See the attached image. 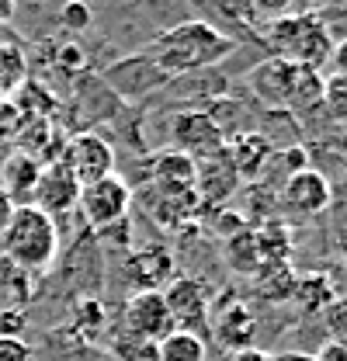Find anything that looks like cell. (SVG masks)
<instances>
[{
    "mask_svg": "<svg viewBox=\"0 0 347 361\" xmlns=\"http://www.w3.org/2000/svg\"><path fill=\"white\" fill-rule=\"evenodd\" d=\"M233 49H236V42L226 39L209 21H181V25H174L171 32H164L153 42L150 59L171 80V77H181V73H195V70L216 66Z\"/></svg>",
    "mask_w": 347,
    "mask_h": 361,
    "instance_id": "obj_1",
    "label": "cell"
},
{
    "mask_svg": "<svg viewBox=\"0 0 347 361\" xmlns=\"http://www.w3.org/2000/svg\"><path fill=\"white\" fill-rule=\"evenodd\" d=\"M59 164L80 180V188H84V184H94V180L115 174V149H111V142L104 135L77 133L63 142Z\"/></svg>",
    "mask_w": 347,
    "mask_h": 361,
    "instance_id": "obj_5",
    "label": "cell"
},
{
    "mask_svg": "<svg viewBox=\"0 0 347 361\" xmlns=\"http://www.w3.org/2000/svg\"><path fill=\"white\" fill-rule=\"evenodd\" d=\"M260 39H264L271 56H278L292 66H309V70H323L330 52H334L330 25L323 21V14H312V11L267 21Z\"/></svg>",
    "mask_w": 347,
    "mask_h": 361,
    "instance_id": "obj_2",
    "label": "cell"
},
{
    "mask_svg": "<svg viewBox=\"0 0 347 361\" xmlns=\"http://www.w3.org/2000/svg\"><path fill=\"white\" fill-rule=\"evenodd\" d=\"M77 209H80V216H84L87 226H94V229H111V226L126 223V216H129L132 188L118 178V174L101 178V180H94V184H84Z\"/></svg>",
    "mask_w": 347,
    "mask_h": 361,
    "instance_id": "obj_4",
    "label": "cell"
},
{
    "mask_svg": "<svg viewBox=\"0 0 347 361\" xmlns=\"http://www.w3.org/2000/svg\"><path fill=\"white\" fill-rule=\"evenodd\" d=\"M11 212H14V202L0 191V233L7 229V223H11Z\"/></svg>",
    "mask_w": 347,
    "mask_h": 361,
    "instance_id": "obj_39",
    "label": "cell"
},
{
    "mask_svg": "<svg viewBox=\"0 0 347 361\" xmlns=\"http://www.w3.org/2000/svg\"><path fill=\"white\" fill-rule=\"evenodd\" d=\"M229 361H274V355H267L260 348H243V351H233Z\"/></svg>",
    "mask_w": 347,
    "mask_h": 361,
    "instance_id": "obj_37",
    "label": "cell"
},
{
    "mask_svg": "<svg viewBox=\"0 0 347 361\" xmlns=\"http://www.w3.org/2000/svg\"><path fill=\"white\" fill-rule=\"evenodd\" d=\"M323 108L334 122H347V77H327L323 80Z\"/></svg>",
    "mask_w": 347,
    "mask_h": 361,
    "instance_id": "obj_25",
    "label": "cell"
},
{
    "mask_svg": "<svg viewBox=\"0 0 347 361\" xmlns=\"http://www.w3.org/2000/svg\"><path fill=\"white\" fill-rule=\"evenodd\" d=\"M122 323H126V334H135L142 341H164L167 334H174L171 310L164 302V292H132V299L126 302V313H122Z\"/></svg>",
    "mask_w": 347,
    "mask_h": 361,
    "instance_id": "obj_9",
    "label": "cell"
},
{
    "mask_svg": "<svg viewBox=\"0 0 347 361\" xmlns=\"http://www.w3.org/2000/svg\"><path fill=\"white\" fill-rule=\"evenodd\" d=\"M0 247H4V261H11L14 268L25 274H39L56 264L59 254V226L39 212L35 205H18L11 212V223L0 233Z\"/></svg>",
    "mask_w": 347,
    "mask_h": 361,
    "instance_id": "obj_3",
    "label": "cell"
},
{
    "mask_svg": "<svg viewBox=\"0 0 347 361\" xmlns=\"http://www.w3.org/2000/svg\"><path fill=\"white\" fill-rule=\"evenodd\" d=\"M111 355H115V361H160L157 358V341H142L135 334L115 337Z\"/></svg>",
    "mask_w": 347,
    "mask_h": 361,
    "instance_id": "obj_24",
    "label": "cell"
},
{
    "mask_svg": "<svg viewBox=\"0 0 347 361\" xmlns=\"http://www.w3.org/2000/svg\"><path fill=\"white\" fill-rule=\"evenodd\" d=\"M25 326H28L25 310H14V306H4L0 310V337H21Z\"/></svg>",
    "mask_w": 347,
    "mask_h": 361,
    "instance_id": "obj_30",
    "label": "cell"
},
{
    "mask_svg": "<svg viewBox=\"0 0 347 361\" xmlns=\"http://www.w3.org/2000/svg\"><path fill=\"white\" fill-rule=\"evenodd\" d=\"M222 257H226V264L236 271V274H254V271L260 268V250H257V236H254V229H243V233L229 236Z\"/></svg>",
    "mask_w": 347,
    "mask_h": 361,
    "instance_id": "obj_22",
    "label": "cell"
},
{
    "mask_svg": "<svg viewBox=\"0 0 347 361\" xmlns=\"http://www.w3.org/2000/svg\"><path fill=\"white\" fill-rule=\"evenodd\" d=\"M80 202V180L73 178L59 160L45 164L39 184H35V195H32V205L45 212L49 219H59V216H70Z\"/></svg>",
    "mask_w": 347,
    "mask_h": 361,
    "instance_id": "obj_8",
    "label": "cell"
},
{
    "mask_svg": "<svg viewBox=\"0 0 347 361\" xmlns=\"http://www.w3.org/2000/svg\"><path fill=\"white\" fill-rule=\"evenodd\" d=\"M327 66L334 70V77H347V39L334 42V52H330Z\"/></svg>",
    "mask_w": 347,
    "mask_h": 361,
    "instance_id": "obj_36",
    "label": "cell"
},
{
    "mask_svg": "<svg viewBox=\"0 0 347 361\" xmlns=\"http://www.w3.org/2000/svg\"><path fill=\"white\" fill-rule=\"evenodd\" d=\"M337 302H341V306H344V313H347V295H341V299H337Z\"/></svg>",
    "mask_w": 347,
    "mask_h": 361,
    "instance_id": "obj_42",
    "label": "cell"
},
{
    "mask_svg": "<svg viewBox=\"0 0 347 361\" xmlns=\"http://www.w3.org/2000/svg\"><path fill=\"white\" fill-rule=\"evenodd\" d=\"M274 361H312V358H309V355H296V351H292V355H278Z\"/></svg>",
    "mask_w": 347,
    "mask_h": 361,
    "instance_id": "obj_41",
    "label": "cell"
},
{
    "mask_svg": "<svg viewBox=\"0 0 347 361\" xmlns=\"http://www.w3.org/2000/svg\"><path fill=\"white\" fill-rule=\"evenodd\" d=\"M323 73L319 70H309V66H296V80H292V90H288V101L285 108L292 115H309L323 104Z\"/></svg>",
    "mask_w": 347,
    "mask_h": 361,
    "instance_id": "obj_20",
    "label": "cell"
},
{
    "mask_svg": "<svg viewBox=\"0 0 347 361\" xmlns=\"http://www.w3.org/2000/svg\"><path fill=\"white\" fill-rule=\"evenodd\" d=\"M281 202L296 216H319L334 202V188H330V180L323 178L319 171L305 167V171H299V174H292V178L285 180Z\"/></svg>",
    "mask_w": 347,
    "mask_h": 361,
    "instance_id": "obj_12",
    "label": "cell"
},
{
    "mask_svg": "<svg viewBox=\"0 0 347 361\" xmlns=\"http://www.w3.org/2000/svg\"><path fill=\"white\" fill-rule=\"evenodd\" d=\"M14 18V0H0V25H7Z\"/></svg>",
    "mask_w": 347,
    "mask_h": 361,
    "instance_id": "obj_40",
    "label": "cell"
},
{
    "mask_svg": "<svg viewBox=\"0 0 347 361\" xmlns=\"http://www.w3.org/2000/svg\"><path fill=\"white\" fill-rule=\"evenodd\" d=\"M292 80H296V66L278 59V56H267V59H260L254 66V73H250V90L257 94L267 108H285Z\"/></svg>",
    "mask_w": 347,
    "mask_h": 361,
    "instance_id": "obj_14",
    "label": "cell"
},
{
    "mask_svg": "<svg viewBox=\"0 0 347 361\" xmlns=\"http://www.w3.org/2000/svg\"><path fill=\"white\" fill-rule=\"evenodd\" d=\"M39 174H42V164H39L35 157H28L25 149H18V153H11V157L4 160V167H0V191L14 202V209L25 205V198L35 195ZM28 205H32V202H28Z\"/></svg>",
    "mask_w": 347,
    "mask_h": 361,
    "instance_id": "obj_15",
    "label": "cell"
},
{
    "mask_svg": "<svg viewBox=\"0 0 347 361\" xmlns=\"http://www.w3.org/2000/svg\"><path fill=\"white\" fill-rule=\"evenodd\" d=\"M171 135L177 142L181 153H188L191 160H202V157H212L226 146V135L219 133V126L212 122L209 111L195 108V111H177L171 118Z\"/></svg>",
    "mask_w": 347,
    "mask_h": 361,
    "instance_id": "obj_7",
    "label": "cell"
},
{
    "mask_svg": "<svg viewBox=\"0 0 347 361\" xmlns=\"http://www.w3.org/2000/svg\"><path fill=\"white\" fill-rule=\"evenodd\" d=\"M219 11L229 14L233 21H240V25H254V21H257L254 0H219Z\"/></svg>",
    "mask_w": 347,
    "mask_h": 361,
    "instance_id": "obj_31",
    "label": "cell"
},
{
    "mask_svg": "<svg viewBox=\"0 0 347 361\" xmlns=\"http://www.w3.org/2000/svg\"><path fill=\"white\" fill-rule=\"evenodd\" d=\"M292 302L299 310H305V313H327L337 302L330 274H299L296 288H292Z\"/></svg>",
    "mask_w": 347,
    "mask_h": 361,
    "instance_id": "obj_18",
    "label": "cell"
},
{
    "mask_svg": "<svg viewBox=\"0 0 347 361\" xmlns=\"http://www.w3.org/2000/svg\"><path fill=\"white\" fill-rule=\"evenodd\" d=\"M243 229H250V226H247V219L240 212H216V233L222 240H229V236H236Z\"/></svg>",
    "mask_w": 347,
    "mask_h": 361,
    "instance_id": "obj_33",
    "label": "cell"
},
{
    "mask_svg": "<svg viewBox=\"0 0 347 361\" xmlns=\"http://www.w3.org/2000/svg\"><path fill=\"white\" fill-rule=\"evenodd\" d=\"M330 281H334L337 299H341V295H347V254H344V261H341V268L334 271V278H330Z\"/></svg>",
    "mask_w": 347,
    "mask_h": 361,
    "instance_id": "obj_38",
    "label": "cell"
},
{
    "mask_svg": "<svg viewBox=\"0 0 347 361\" xmlns=\"http://www.w3.org/2000/svg\"><path fill=\"white\" fill-rule=\"evenodd\" d=\"M254 288H257L260 299L267 302H281V299H292V288H296V271L288 261H271V264H260L254 274Z\"/></svg>",
    "mask_w": 347,
    "mask_h": 361,
    "instance_id": "obj_19",
    "label": "cell"
},
{
    "mask_svg": "<svg viewBox=\"0 0 347 361\" xmlns=\"http://www.w3.org/2000/svg\"><path fill=\"white\" fill-rule=\"evenodd\" d=\"M240 188V174L233 171L226 149H219L212 157L195 160V195L202 205H222L236 195Z\"/></svg>",
    "mask_w": 347,
    "mask_h": 361,
    "instance_id": "obj_11",
    "label": "cell"
},
{
    "mask_svg": "<svg viewBox=\"0 0 347 361\" xmlns=\"http://www.w3.org/2000/svg\"><path fill=\"white\" fill-rule=\"evenodd\" d=\"M312 361H347V344L344 341H327V344L312 355Z\"/></svg>",
    "mask_w": 347,
    "mask_h": 361,
    "instance_id": "obj_35",
    "label": "cell"
},
{
    "mask_svg": "<svg viewBox=\"0 0 347 361\" xmlns=\"http://www.w3.org/2000/svg\"><path fill=\"white\" fill-rule=\"evenodd\" d=\"M126 278L135 292H164L174 281V254L160 243L139 247L126 261Z\"/></svg>",
    "mask_w": 347,
    "mask_h": 361,
    "instance_id": "obj_10",
    "label": "cell"
},
{
    "mask_svg": "<svg viewBox=\"0 0 347 361\" xmlns=\"http://www.w3.org/2000/svg\"><path fill=\"white\" fill-rule=\"evenodd\" d=\"M205 355H209L205 337L188 334V330H174L157 344V358L160 361H205Z\"/></svg>",
    "mask_w": 347,
    "mask_h": 361,
    "instance_id": "obj_21",
    "label": "cell"
},
{
    "mask_svg": "<svg viewBox=\"0 0 347 361\" xmlns=\"http://www.w3.org/2000/svg\"><path fill=\"white\" fill-rule=\"evenodd\" d=\"M0 361H35V351L25 337H0Z\"/></svg>",
    "mask_w": 347,
    "mask_h": 361,
    "instance_id": "obj_28",
    "label": "cell"
},
{
    "mask_svg": "<svg viewBox=\"0 0 347 361\" xmlns=\"http://www.w3.org/2000/svg\"><path fill=\"white\" fill-rule=\"evenodd\" d=\"M209 330L216 334V341L222 344V348H229V351H243V348H254L257 319H254V313H250L243 302H233V306H226V316L216 319Z\"/></svg>",
    "mask_w": 347,
    "mask_h": 361,
    "instance_id": "obj_17",
    "label": "cell"
},
{
    "mask_svg": "<svg viewBox=\"0 0 347 361\" xmlns=\"http://www.w3.org/2000/svg\"><path fill=\"white\" fill-rule=\"evenodd\" d=\"M222 149H226V157H229L233 171L240 174V180L257 178L260 171L271 164V157H274V146H271V139H267L264 133H250V129L229 135Z\"/></svg>",
    "mask_w": 347,
    "mask_h": 361,
    "instance_id": "obj_13",
    "label": "cell"
},
{
    "mask_svg": "<svg viewBox=\"0 0 347 361\" xmlns=\"http://www.w3.org/2000/svg\"><path fill=\"white\" fill-rule=\"evenodd\" d=\"M56 66H59V70H66V73H80V70L87 66L84 49H80L77 42L59 45V52H56Z\"/></svg>",
    "mask_w": 347,
    "mask_h": 361,
    "instance_id": "obj_29",
    "label": "cell"
},
{
    "mask_svg": "<svg viewBox=\"0 0 347 361\" xmlns=\"http://www.w3.org/2000/svg\"><path fill=\"white\" fill-rule=\"evenodd\" d=\"M14 129H21V115H18L14 101L0 97V133H14Z\"/></svg>",
    "mask_w": 347,
    "mask_h": 361,
    "instance_id": "obj_34",
    "label": "cell"
},
{
    "mask_svg": "<svg viewBox=\"0 0 347 361\" xmlns=\"http://www.w3.org/2000/svg\"><path fill=\"white\" fill-rule=\"evenodd\" d=\"M164 302L171 310V319L177 330H188V334H209V292L198 278H174L171 285L164 288Z\"/></svg>",
    "mask_w": 347,
    "mask_h": 361,
    "instance_id": "obj_6",
    "label": "cell"
},
{
    "mask_svg": "<svg viewBox=\"0 0 347 361\" xmlns=\"http://www.w3.org/2000/svg\"><path fill=\"white\" fill-rule=\"evenodd\" d=\"M28 80V59L14 42H0V97L18 94Z\"/></svg>",
    "mask_w": 347,
    "mask_h": 361,
    "instance_id": "obj_23",
    "label": "cell"
},
{
    "mask_svg": "<svg viewBox=\"0 0 347 361\" xmlns=\"http://www.w3.org/2000/svg\"><path fill=\"white\" fill-rule=\"evenodd\" d=\"M73 323H77V334L87 337V341H94L97 337V330L104 326V310H101V302H94V299H87L77 306V313H73Z\"/></svg>",
    "mask_w": 347,
    "mask_h": 361,
    "instance_id": "obj_26",
    "label": "cell"
},
{
    "mask_svg": "<svg viewBox=\"0 0 347 361\" xmlns=\"http://www.w3.org/2000/svg\"><path fill=\"white\" fill-rule=\"evenodd\" d=\"M296 0H254V14L264 18V21H278L285 14H292Z\"/></svg>",
    "mask_w": 347,
    "mask_h": 361,
    "instance_id": "obj_32",
    "label": "cell"
},
{
    "mask_svg": "<svg viewBox=\"0 0 347 361\" xmlns=\"http://www.w3.org/2000/svg\"><path fill=\"white\" fill-rule=\"evenodd\" d=\"M59 21H63L70 32H87L90 21H94V14H90V7H87L84 0H66L63 11H59Z\"/></svg>",
    "mask_w": 347,
    "mask_h": 361,
    "instance_id": "obj_27",
    "label": "cell"
},
{
    "mask_svg": "<svg viewBox=\"0 0 347 361\" xmlns=\"http://www.w3.org/2000/svg\"><path fill=\"white\" fill-rule=\"evenodd\" d=\"M153 188L160 195H184V191H195V160L181 149H164L157 153L153 160Z\"/></svg>",
    "mask_w": 347,
    "mask_h": 361,
    "instance_id": "obj_16",
    "label": "cell"
}]
</instances>
